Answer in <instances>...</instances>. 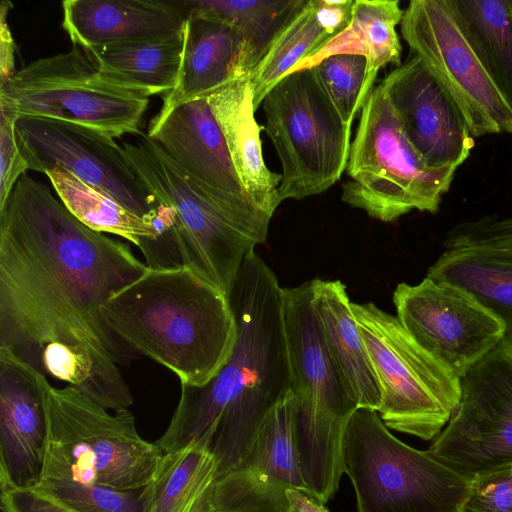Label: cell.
<instances>
[{"mask_svg":"<svg viewBox=\"0 0 512 512\" xmlns=\"http://www.w3.org/2000/svg\"><path fill=\"white\" fill-rule=\"evenodd\" d=\"M148 269L129 245L90 229L22 175L0 210V349L108 410L129 409L118 365L131 354L102 307Z\"/></svg>","mask_w":512,"mask_h":512,"instance_id":"obj_1","label":"cell"},{"mask_svg":"<svg viewBox=\"0 0 512 512\" xmlns=\"http://www.w3.org/2000/svg\"><path fill=\"white\" fill-rule=\"evenodd\" d=\"M229 299L237 324L230 357L206 385H181L171 421L155 442L169 453L207 438L218 479L243 461L268 414L293 387L282 287L255 251L246 257Z\"/></svg>","mask_w":512,"mask_h":512,"instance_id":"obj_2","label":"cell"},{"mask_svg":"<svg viewBox=\"0 0 512 512\" xmlns=\"http://www.w3.org/2000/svg\"><path fill=\"white\" fill-rule=\"evenodd\" d=\"M102 314L126 349L164 366L184 386L210 382L237 337L229 297L185 266L149 268L117 290Z\"/></svg>","mask_w":512,"mask_h":512,"instance_id":"obj_3","label":"cell"},{"mask_svg":"<svg viewBox=\"0 0 512 512\" xmlns=\"http://www.w3.org/2000/svg\"><path fill=\"white\" fill-rule=\"evenodd\" d=\"M122 149L147 192L173 210L182 266L229 297L246 257L265 242L273 215L206 187L141 131Z\"/></svg>","mask_w":512,"mask_h":512,"instance_id":"obj_4","label":"cell"},{"mask_svg":"<svg viewBox=\"0 0 512 512\" xmlns=\"http://www.w3.org/2000/svg\"><path fill=\"white\" fill-rule=\"evenodd\" d=\"M313 296L312 280L282 287L301 470L309 492L326 503L345 473L344 438L358 405L329 353Z\"/></svg>","mask_w":512,"mask_h":512,"instance_id":"obj_5","label":"cell"},{"mask_svg":"<svg viewBox=\"0 0 512 512\" xmlns=\"http://www.w3.org/2000/svg\"><path fill=\"white\" fill-rule=\"evenodd\" d=\"M48 436L42 480L144 488L163 456L138 433L129 409L102 407L77 388L43 382Z\"/></svg>","mask_w":512,"mask_h":512,"instance_id":"obj_6","label":"cell"},{"mask_svg":"<svg viewBox=\"0 0 512 512\" xmlns=\"http://www.w3.org/2000/svg\"><path fill=\"white\" fill-rule=\"evenodd\" d=\"M456 170L433 169L423 163L380 83L361 109L341 199L382 222H392L412 210L436 213Z\"/></svg>","mask_w":512,"mask_h":512,"instance_id":"obj_7","label":"cell"},{"mask_svg":"<svg viewBox=\"0 0 512 512\" xmlns=\"http://www.w3.org/2000/svg\"><path fill=\"white\" fill-rule=\"evenodd\" d=\"M357 512H462L471 481L396 438L376 410L357 408L343 446Z\"/></svg>","mask_w":512,"mask_h":512,"instance_id":"obj_8","label":"cell"},{"mask_svg":"<svg viewBox=\"0 0 512 512\" xmlns=\"http://www.w3.org/2000/svg\"><path fill=\"white\" fill-rule=\"evenodd\" d=\"M264 130L281 163V203L325 192L346 170L351 127L345 124L314 68L282 77L262 101Z\"/></svg>","mask_w":512,"mask_h":512,"instance_id":"obj_9","label":"cell"},{"mask_svg":"<svg viewBox=\"0 0 512 512\" xmlns=\"http://www.w3.org/2000/svg\"><path fill=\"white\" fill-rule=\"evenodd\" d=\"M380 390L378 414L392 430L436 438L461 399V378L372 302L351 304Z\"/></svg>","mask_w":512,"mask_h":512,"instance_id":"obj_10","label":"cell"},{"mask_svg":"<svg viewBox=\"0 0 512 512\" xmlns=\"http://www.w3.org/2000/svg\"><path fill=\"white\" fill-rule=\"evenodd\" d=\"M148 102V97L105 81L87 53L75 45L28 63L0 87V112L16 120L59 119L112 138L137 134Z\"/></svg>","mask_w":512,"mask_h":512,"instance_id":"obj_11","label":"cell"},{"mask_svg":"<svg viewBox=\"0 0 512 512\" xmlns=\"http://www.w3.org/2000/svg\"><path fill=\"white\" fill-rule=\"evenodd\" d=\"M401 35L452 98L471 135L512 134V107L482 61L455 0H412Z\"/></svg>","mask_w":512,"mask_h":512,"instance_id":"obj_12","label":"cell"},{"mask_svg":"<svg viewBox=\"0 0 512 512\" xmlns=\"http://www.w3.org/2000/svg\"><path fill=\"white\" fill-rule=\"evenodd\" d=\"M428 451L470 481L512 461V339L461 378L459 405Z\"/></svg>","mask_w":512,"mask_h":512,"instance_id":"obj_13","label":"cell"},{"mask_svg":"<svg viewBox=\"0 0 512 512\" xmlns=\"http://www.w3.org/2000/svg\"><path fill=\"white\" fill-rule=\"evenodd\" d=\"M15 133L30 170H64L140 217L158 218L160 204L136 177L114 138L77 123L36 116L19 117Z\"/></svg>","mask_w":512,"mask_h":512,"instance_id":"obj_14","label":"cell"},{"mask_svg":"<svg viewBox=\"0 0 512 512\" xmlns=\"http://www.w3.org/2000/svg\"><path fill=\"white\" fill-rule=\"evenodd\" d=\"M393 303L412 338L460 378L505 338L503 324L474 297L427 276L398 284Z\"/></svg>","mask_w":512,"mask_h":512,"instance_id":"obj_15","label":"cell"},{"mask_svg":"<svg viewBox=\"0 0 512 512\" xmlns=\"http://www.w3.org/2000/svg\"><path fill=\"white\" fill-rule=\"evenodd\" d=\"M292 488L310 493L300 465L291 391L268 414L243 461L217 480L216 502L221 512H287L286 490Z\"/></svg>","mask_w":512,"mask_h":512,"instance_id":"obj_16","label":"cell"},{"mask_svg":"<svg viewBox=\"0 0 512 512\" xmlns=\"http://www.w3.org/2000/svg\"><path fill=\"white\" fill-rule=\"evenodd\" d=\"M381 84L406 138L426 166L457 169L465 162L474 138L452 98L416 55Z\"/></svg>","mask_w":512,"mask_h":512,"instance_id":"obj_17","label":"cell"},{"mask_svg":"<svg viewBox=\"0 0 512 512\" xmlns=\"http://www.w3.org/2000/svg\"><path fill=\"white\" fill-rule=\"evenodd\" d=\"M45 375L0 349V489L35 487L42 479L48 420Z\"/></svg>","mask_w":512,"mask_h":512,"instance_id":"obj_18","label":"cell"},{"mask_svg":"<svg viewBox=\"0 0 512 512\" xmlns=\"http://www.w3.org/2000/svg\"><path fill=\"white\" fill-rule=\"evenodd\" d=\"M147 135L206 187L234 200L256 204L238 177L207 98L182 104L162 121L150 122Z\"/></svg>","mask_w":512,"mask_h":512,"instance_id":"obj_19","label":"cell"},{"mask_svg":"<svg viewBox=\"0 0 512 512\" xmlns=\"http://www.w3.org/2000/svg\"><path fill=\"white\" fill-rule=\"evenodd\" d=\"M62 11L63 29L83 50L171 37L186 21L176 1L65 0Z\"/></svg>","mask_w":512,"mask_h":512,"instance_id":"obj_20","label":"cell"},{"mask_svg":"<svg viewBox=\"0 0 512 512\" xmlns=\"http://www.w3.org/2000/svg\"><path fill=\"white\" fill-rule=\"evenodd\" d=\"M241 58L242 40L235 29L215 18L187 14L177 83L163 95L162 107L150 122H160L176 107L208 98L244 75Z\"/></svg>","mask_w":512,"mask_h":512,"instance_id":"obj_21","label":"cell"},{"mask_svg":"<svg viewBox=\"0 0 512 512\" xmlns=\"http://www.w3.org/2000/svg\"><path fill=\"white\" fill-rule=\"evenodd\" d=\"M253 97L247 74L232 79L207 100L245 190L256 204L273 215L280 204L277 189L281 174L265 165L260 138L264 127L255 120Z\"/></svg>","mask_w":512,"mask_h":512,"instance_id":"obj_22","label":"cell"},{"mask_svg":"<svg viewBox=\"0 0 512 512\" xmlns=\"http://www.w3.org/2000/svg\"><path fill=\"white\" fill-rule=\"evenodd\" d=\"M313 304L329 353L358 408L378 411L380 386L364 339L340 280L312 279Z\"/></svg>","mask_w":512,"mask_h":512,"instance_id":"obj_23","label":"cell"},{"mask_svg":"<svg viewBox=\"0 0 512 512\" xmlns=\"http://www.w3.org/2000/svg\"><path fill=\"white\" fill-rule=\"evenodd\" d=\"M353 3L354 0H306L248 74L255 111L282 77L348 27Z\"/></svg>","mask_w":512,"mask_h":512,"instance_id":"obj_24","label":"cell"},{"mask_svg":"<svg viewBox=\"0 0 512 512\" xmlns=\"http://www.w3.org/2000/svg\"><path fill=\"white\" fill-rule=\"evenodd\" d=\"M218 464L200 438L164 453L142 489V512H221L216 502Z\"/></svg>","mask_w":512,"mask_h":512,"instance_id":"obj_25","label":"cell"},{"mask_svg":"<svg viewBox=\"0 0 512 512\" xmlns=\"http://www.w3.org/2000/svg\"><path fill=\"white\" fill-rule=\"evenodd\" d=\"M184 29L174 36L84 50L108 83L145 97L166 94L178 80Z\"/></svg>","mask_w":512,"mask_h":512,"instance_id":"obj_26","label":"cell"},{"mask_svg":"<svg viewBox=\"0 0 512 512\" xmlns=\"http://www.w3.org/2000/svg\"><path fill=\"white\" fill-rule=\"evenodd\" d=\"M403 13L398 0H355L348 27L291 72L314 67L331 55L359 54L366 57L369 73L376 79L379 70L388 64H402L396 26Z\"/></svg>","mask_w":512,"mask_h":512,"instance_id":"obj_27","label":"cell"},{"mask_svg":"<svg viewBox=\"0 0 512 512\" xmlns=\"http://www.w3.org/2000/svg\"><path fill=\"white\" fill-rule=\"evenodd\" d=\"M306 0L176 1L185 16L196 14L230 25L242 40L241 70L249 74Z\"/></svg>","mask_w":512,"mask_h":512,"instance_id":"obj_28","label":"cell"},{"mask_svg":"<svg viewBox=\"0 0 512 512\" xmlns=\"http://www.w3.org/2000/svg\"><path fill=\"white\" fill-rule=\"evenodd\" d=\"M426 276L470 294L503 324L504 339H512V256L446 250Z\"/></svg>","mask_w":512,"mask_h":512,"instance_id":"obj_29","label":"cell"},{"mask_svg":"<svg viewBox=\"0 0 512 512\" xmlns=\"http://www.w3.org/2000/svg\"><path fill=\"white\" fill-rule=\"evenodd\" d=\"M471 39L512 107V16L506 0H455Z\"/></svg>","mask_w":512,"mask_h":512,"instance_id":"obj_30","label":"cell"},{"mask_svg":"<svg viewBox=\"0 0 512 512\" xmlns=\"http://www.w3.org/2000/svg\"><path fill=\"white\" fill-rule=\"evenodd\" d=\"M314 68L317 77L343 122L349 126L362 109L375 79L368 61L359 54H335L324 58Z\"/></svg>","mask_w":512,"mask_h":512,"instance_id":"obj_31","label":"cell"},{"mask_svg":"<svg viewBox=\"0 0 512 512\" xmlns=\"http://www.w3.org/2000/svg\"><path fill=\"white\" fill-rule=\"evenodd\" d=\"M78 512H142L139 490H123L67 480H42L37 485Z\"/></svg>","mask_w":512,"mask_h":512,"instance_id":"obj_32","label":"cell"},{"mask_svg":"<svg viewBox=\"0 0 512 512\" xmlns=\"http://www.w3.org/2000/svg\"><path fill=\"white\" fill-rule=\"evenodd\" d=\"M444 247L512 256V216H484L462 222L448 232Z\"/></svg>","mask_w":512,"mask_h":512,"instance_id":"obj_33","label":"cell"},{"mask_svg":"<svg viewBox=\"0 0 512 512\" xmlns=\"http://www.w3.org/2000/svg\"><path fill=\"white\" fill-rule=\"evenodd\" d=\"M462 512H512V461L471 480Z\"/></svg>","mask_w":512,"mask_h":512,"instance_id":"obj_34","label":"cell"},{"mask_svg":"<svg viewBox=\"0 0 512 512\" xmlns=\"http://www.w3.org/2000/svg\"><path fill=\"white\" fill-rule=\"evenodd\" d=\"M16 119L0 112V210L19 178L29 169L16 140Z\"/></svg>","mask_w":512,"mask_h":512,"instance_id":"obj_35","label":"cell"},{"mask_svg":"<svg viewBox=\"0 0 512 512\" xmlns=\"http://www.w3.org/2000/svg\"><path fill=\"white\" fill-rule=\"evenodd\" d=\"M2 512H78L45 489H13L1 492Z\"/></svg>","mask_w":512,"mask_h":512,"instance_id":"obj_36","label":"cell"},{"mask_svg":"<svg viewBox=\"0 0 512 512\" xmlns=\"http://www.w3.org/2000/svg\"><path fill=\"white\" fill-rule=\"evenodd\" d=\"M10 1L4 0L0 7V87L7 83L17 71L15 69V42L8 24Z\"/></svg>","mask_w":512,"mask_h":512,"instance_id":"obj_37","label":"cell"},{"mask_svg":"<svg viewBox=\"0 0 512 512\" xmlns=\"http://www.w3.org/2000/svg\"><path fill=\"white\" fill-rule=\"evenodd\" d=\"M287 512H329L325 503L303 490L292 488L286 490Z\"/></svg>","mask_w":512,"mask_h":512,"instance_id":"obj_38","label":"cell"},{"mask_svg":"<svg viewBox=\"0 0 512 512\" xmlns=\"http://www.w3.org/2000/svg\"><path fill=\"white\" fill-rule=\"evenodd\" d=\"M506 3H507V7L509 9V12L512 16V0H506Z\"/></svg>","mask_w":512,"mask_h":512,"instance_id":"obj_39","label":"cell"}]
</instances>
